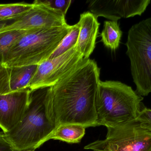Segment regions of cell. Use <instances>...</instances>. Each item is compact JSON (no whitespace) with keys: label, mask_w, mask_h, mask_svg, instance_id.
Listing matches in <instances>:
<instances>
[{"label":"cell","mask_w":151,"mask_h":151,"mask_svg":"<svg viewBox=\"0 0 151 151\" xmlns=\"http://www.w3.org/2000/svg\"><path fill=\"white\" fill-rule=\"evenodd\" d=\"M100 68L85 59L73 71L50 87L51 103L58 126L77 124L96 126V99Z\"/></svg>","instance_id":"obj_1"},{"label":"cell","mask_w":151,"mask_h":151,"mask_svg":"<svg viewBox=\"0 0 151 151\" xmlns=\"http://www.w3.org/2000/svg\"><path fill=\"white\" fill-rule=\"evenodd\" d=\"M58 126L52 108L50 87L41 88L31 90L22 119L4 134L16 151L35 150Z\"/></svg>","instance_id":"obj_2"},{"label":"cell","mask_w":151,"mask_h":151,"mask_svg":"<svg viewBox=\"0 0 151 151\" xmlns=\"http://www.w3.org/2000/svg\"><path fill=\"white\" fill-rule=\"evenodd\" d=\"M143 97L130 86L116 81H100L96 103L97 125L115 127L135 120Z\"/></svg>","instance_id":"obj_3"},{"label":"cell","mask_w":151,"mask_h":151,"mask_svg":"<svg viewBox=\"0 0 151 151\" xmlns=\"http://www.w3.org/2000/svg\"><path fill=\"white\" fill-rule=\"evenodd\" d=\"M72 25L28 30L4 56L2 65L7 67L40 64L48 60Z\"/></svg>","instance_id":"obj_4"},{"label":"cell","mask_w":151,"mask_h":151,"mask_svg":"<svg viewBox=\"0 0 151 151\" xmlns=\"http://www.w3.org/2000/svg\"><path fill=\"white\" fill-rule=\"evenodd\" d=\"M126 45L136 92L147 96L151 93V17L130 27Z\"/></svg>","instance_id":"obj_5"},{"label":"cell","mask_w":151,"mask_h":151,"mask_svg":"<svg viewBox=\"0 0 151 151\" xmlns=\"http://www.w3.org/2000/svg\"><path fill=\"white\" fill-rule=\"evenodd\" d=\"M106 139L84 147L93 151H151V133L135 120L115 127H107Z\"/></svg>","instance_id":"obj_6"},{"label":"cell","mask_w":151,"mask_h":151,"mask_svg":"<svg viewBox=\"0 0 151 151\" xmlns=\"http://www.w3.org/2000/svg\"><path fill=\"white\" fill-rule=\"evenodd\" d=\"M84 59L75 45L59 56L44 61L38 65L29 88L34 90L52 87L73 71Z\"/></svg>","instance_id":"obj_7"},{"label":"cell","mask_w":151,"mask_h":151,"mask_svg":"<svg viewBox=\"0 0 151 151\" xmlns=\"http://www.w3.org/2000/svg\"><path fill=\"white\" fill-rule=\"evenodd\" d=\"M33 3L32 9L18 17L11 25L2 29L0 33L57 27L67 24L65 16L61 12L52 9L41 0H36Z\"/></svg>","instance_id":"obj_8"},{"label":"cell","mask_w":151,"mask_h":151,"mask_svg":"<svg viewBox=\"0 0 151 151\" xmlns=\"http://www.w3.org/2000/svg\"><path fill=\"white\" fill-rule=\"evenodd\" d=\"M91 12L97 18L103 17L112 21L141 16L151 3L150 0H96L88 1Z\"/></svg>","instance_id":"obj_9"},{"label":"cell","mask_w":151,"mask_h":151,"mask_svg":"<svg viewBox=\"0 0 151 151\" xmlns=\"http://www.w3.org/2000/svg\"><path fill=\"white\" fill-rule=\"evenodd\" d=\"M30 89L0 95V128L8 133L22 119L29 100Z\"/></svg>","instance_id":"obj_10"},{"label":"cell","mask_w":151,"mask_h":151,"mask_svg":"<svg viewBox=\"0 0 151 151\" xmlns=\"http://www.w3.org/2000/svg\"><path fill=\"white\" fill-rule=\"evenodd\" d=\"M38 65L0 68V95H6L29 88Z\"/></svg>","instance_id":"obj_11"},{"label":"cell","mask_w":151,"mask_h":151,"mask_svg":"<svg viewBox=\"0 0 151 151\" xmlns=\"http://www.w3.org/2000/svg\"><path fill=\"white\" fill-rule=\"evenodd\" d=\"M77 24L79 34L76 45V49L84 58L89 59L95 49L100 24L97 18L90 12L81 14Z\"/></svg>","instance_id":"obj_12"},{"label":"cell","mask_w":151,"mask_h":151,"mask_svg":"<svg viewBox=\"0 0 151 151\" xmlns=\"http://www.w3.org/2000/svg\"><path fill=\"white\" fill-rule=\"evenodd\" d=\"M85 127L77 124L60 125L47 138L46 142L54 139L69 143H78L85 134Z\"/></svg>","instance_id":"obj_13"},{"label":"cell","mask_w":151,"mask_h":151,"mask_svg":"<svg viewBox=\"0 0 151 151\" xmlns=\"http://www.w3.org/2000/svg\"><path fill=\"white\" fill-rule=\"evenodd\" d=\"M122 32L117 21H105L101 34V42L111 50L115 51L119 48Z\"/></svg>","instance_id":"obj_14"},{"label":"cell","mask_w":151,"mask_h":151,"mask_svg":"<svg viewBox=\"0 0 151 151\" xmlns=\"http://www.w3.org/2000/svg\"><path fill=\"white\" fill-rule=\"evenodd\" d=\"M33 6V3L25 2L0 4V20L17 18Z\"/></svg>","instance_id":"obj_15"},{"label":"cell","mask_w":151,"mask_h":151,"mask_svg":"<svg viewBox=\"0 0 151 151\" xmlns=\"http://www.w3.org/2000/svg\"><path fill=\"white\" fill-rule=\"evenodd\" d=\"M28 30H13L0 33V64H2L6 51Z\"/></svg>","instance_id":"obj_16"},{"label":"cell","mask_w":151,"mask_h":151,"mask_svg":"<svg viewBox=\"0 0 151 151\" xmlns=\"http://www.w3.org/2000/svg\"><path fill=\"white\" fill-rule=\"evenodd\" d=\"M79 34V26L77 23L72 25L71 31L63 39L48 59L59 56L76 45Z\"/></svg>","instance_id":"obj_17"},{"label":"cell","mask_w":151,"mask_h":151,"mask_svg":"<svg viewBox=\"0 0 151 151\" xmlns=\"http://www.w3.org/2000/svg\"><path fill=\"white\" fill-rule=\"evenodd\" d=\"M135 121L142 128L151 133V109L142 108Z\"/></svg>","instance_id":"obj_18"},{"label":"cell","mask_w":151,"mask_h":151,"mask_svg":"<svg viewBox=\"0 0 151 151\" xmlns=\"http://www.w3.org/2000/svg\"><path fill=\"white\" fill-rule=\"evenodd\" d=\"M42 2L52 9L61 12L65 16L71 4V0H41Z\"/></svg>","instance_id":"obj_19"},{"label":"cell","mask_w":151,"mask_h":151,"mask_svg":"<svg viewBox=\"0 0 151 151\" xmlns=\"http://www.w3.org/2000/svg\"><path fill=\"white\" fill-rule=\"evenodd\" d=\"M0 151H17L9 142L3 132H0Z\"/></svg>","instance_id":"obj_20"},{"label":"cell","mask_w":151,"mask_h":151,"mask_svg":"<svg viewBox=\"0 0 151 151\" xmlns=\"http://www.w3.org/2000/svg\"><path fill=\"white\" fill-rule=\"evenodd\" d=\"M17 18L13 19L5 20H0V31L5 28L6 27L11 25L16 20Z\"/></svg>","instance_id":"obj_21"},{"label":"cell","mask_w":151,"mask_h":151,"mask_svg":"<svg viewBox=\"0 0 151 151\" xmlns=\"http://www.w3.org/2000/svg\"><path fill=\"white\" fill-rule=\"evenodd\" d=\"M35 151V150H28V151Z\"/></svg>","instance_id":"obj_22"},{"label":"cell","mask_w":151,"mask_h":151,"mask_svg":"<svg viewBox=\"0 0 151 151\" xmlns=\"http://www.w3.org/2000/svg\"><path fill=\"white\" fill-rule=\"evenodd\" d=\"M1 65L0 64V68H1Z\"/></svg>","instance_id":"obj_23"}]
</instances>
